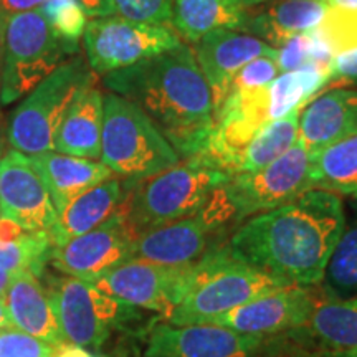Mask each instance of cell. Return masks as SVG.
Segmentation results:
<instances>
[{"label":"cell","instance_id":"6da1fadb","mask_svg":"<svg viewBox=\"0 0 357 357\" xmlns=\"http://www.w3.org/2000/svg\"><path fill=\"white\" fill-rule=\"evenodd\" d=\"M346 225L342 199L311 189L291 202L250 217L231 235L229 253L238 261L294 287H312Z\"/></svg>","mask_w":357,"mask_h":357},{"label":"cell","instance_id":"7a4b0ae2","mask_svg":"<svg viewBox=\"0 0 357 357\" xmlns=\"http://www.w3.org/2000/svg\"><path fill=\"white\" fill-rule=\"evenodd\" d=\"M109 93L149 116L181 158L204 151L215 124L212 93L187 43L102 78Z\"/></svg>","mask_w":357,"mask_h":357},{"label":"cell","instance_id":"3957f363","mask_svg":"<svg viewBox=\"0 0 357 357\" xmlns=\"http://www.w3.org/2000/svg\"><path fill=\"white\" fill-rule=\"evenodd\" d=\"M229 178L230 174L207 155H192L167 171L134 182L124 194L121 211L139 235L197 213Z\"/></svg>","mask_w":357,"mask_h":357},{"label":"cell","instance_id":"277c9868","mask_svg":"<svg viewBox=\"0 0 357 357\" xmlns=\"http://www.w3.org/2000/svg\"><path fill=\"white\" fill-rule=\"evenodd\" d=\"M283 287L289 284L238 261L229 250L207 253L194 263L189 291L167 321L176 326L215 323L245 303Z\"/></svg>","mask_w":357,"mask_h":357},{"label":"cell","instance_id":"5b68a950","mask_svg":"<svg viewBox=\"0 0 357 357\" xmlns=\"http://www.w3.org/2000/svg\"><path fill=\"white\" fill-rule=\"evenodd\" d=\"M102 108L100 159L114 176L136 182L181 162L177 151L139 106L108 91Z\"/></svg>","mask_w":357,"mask_h":357},{"label":"cell","instance_id":"8992f818","mask_svg":"<svg viewBox=\"0 0 357 357\" xmlns=\"http://www.w3.org/2000/svg\"><path fill=\"white\" fill-rule=\"evenodd\" d=\"M0 105L29 95L78 48L70 47L45 20L43 13H17L0 30Z\"/></svg>","mask_w":357,"mask_h":357},{"label":"cell","instance_id":"52a82bcc","mask_svg":"<svg viewBox=\"0 0 357 357\" xmlns=\"http://www.w3.org/2000/svg\"><path fill=\"white\" fill-rule=\"evenodd\" d=\"M95 73L82 56L75 55L53 70L29 95L22 98L8 121L12 149L25 155L55 151V137L70 102Z\"/></svg>","mask_w":357,"mask_h":357},{"label":"cell","instance_id":"ba28073f","mask_svg":"<svg viewBox=\"0 0 357 357\" xmlns=\"http://www.w3.org/2000/svg\"><path fill=\"white\" fill-rule=\"evenodd\" d=\"M47 291L63 341L88 351L101 349L113 331H123L142 316L139 307L73 276L50 280Z\"/></svg>","mask_w":357,"mask_h":357},{"label":"cell","instance_id":"9c48e42d","mask_svg":"<svg viewBox=\"0 0 357 357\" xmlns=\"http://www.w3.org/2000/svg\"><path fill=\"white\" fill-rule=\"evenodd\" d=\"M312 158L314 153L301 141H296L291 149L268 166L230 176L220 189L235 220L273 211L291 202L303 192L311 190Z\"/></svg>","mask_w":357,"mask_h":357},{"label":"cell","instance_id":"30bf717a","mask_svg":"<svg viewBox=\"0 0 357 357\" xmlns=\"http://www.w3.org/2000/svg\"><path fill=\"white\" fill-rule=\"evenodd\" d=\"M181 43L184 42L171 26L139 24L119 15L89 20L83 33L89 70L101 77L158 56Z\"/></svg>","mask_w":357,"mask_h":357},{"label":"cell","instance_id":"8fae6325","mask_svg":"<svg viewBox=\"0 0 357 357\" xmlns=\"http://www.w3.org/2000/svg\"><path fill=\"white\" fill-rule=\"evenodd\" d=\"M234 217L222 189L194 215L154 227L137 235L134 258L164 266H189L207 252L212 235Z\"/></svg>","mask_w":357,"mask_h":357},{"label":"cell","instance_id":"7c38bea8","mask_svg":"<svg viewBox=\"0 0 357 357\" xmlns=\"http://www.w3.org/2000/svg\"><path fill=\"white\" fill-rule=\"evenodd\" d=\"M137 234L119 207L100 227L53 247L50 261L58 271L96 283L111 270L134 258Z\"/></svg>","mask_w":357,"mask_h":357},{"label":"cell","instance_id":"4fadbf2b","mask_svg":"<svg viewBox=\"0 0 357 357\" xmlns=\"http://www.w3.org/2000/svg\"><path fill=\"white\" fill-rule=\"evenodd\" d=\"M192 270L194 265L164 266L131 258L98 280L96 284L128 305L159 312L167 319L189 291Z\"/></svg>","mask_w":357,"mask_h":357},{"label":"cell","instance_id":"5bb4252c","mask_svg":"<svg viewBox=\"0 0 357 357\" xmlns=\"http://www.w3.org/2000/svg\"><path fill=\"white\" fill-rule=\"evenodd\" d=\"M0 218L25 231L50 234L58 212L30 155L8 149L0 158Z\"/></svg>","mask_w":357,"mask_h":357},{"label":"cell","instance_id":"9a60e30c","mask_svg":"<svg viewBox=\"0 0 357 357\" xmlns=\"http://www.w3.org/2000/svg\"><path fill=\"white\" fill-rule=\"evenodd\" d=\"M263 344L261 336L207 324H159L151 331L144 357H250Z\"/></svg>","mask_w":357,"mask_h":357},{"label":"cell","instance_id":"2e32d148","mask_svg":"<svg viewBox=\"0 0 357 357\" xmlns=\"http://www.w3.org/2000/svg\"><path fill=\"white\" fill-rule=\"evenodd\" d=\"M195 60L212 93L213 111L220 109L235 75L260 56H276L278 48L236 30H213L194 43Z\"/></svg>","mask_w":357,"mask_h":357},{"label":"cell","instance_id":"e0dca14e","mask_svg":"<svg viewBox=\"0 0 357 357\" xmlns=\"http://www.w3.org/2000/svg\"><path fill=\"white\" fill-rule=\"evenodd\" d=\"M314 298V294L307 291V287L289 284L245 303L223 314L213 324L261 337L265 334L300 329L310 316Z\"/></svg>","mask_w":357,"mask_h":357},{"label":"cell","instance_id":"ac0fdd59","mask_svg":"<svg viewBox=\"0 0 357 357\" xmlns=\"http://www.w3.org/2000/svg\"><path fill=\"white\" fill-rule=\"evenodd\" d=\"M356 134L357 89H328L307 102L301 111L298 141L312 153Z\"/></svg>","mask_w":357,"mask_h":357},{"label":"cell","instance_id":"d6986e66","mask_svg":"<svg viewBox=\"0 0 357 357\" xmlns=\"http://www.w3.org/2000/svg\"><path fill=\"white\" fill-rule=\"evenodd\" d=\"M326 10L324 0H268L248 8L242 32L280 48L296 35L318 29Z\"/></svg>","mask_w":357,"mask_h":357},{"label":"cell","instance_id":"ffe728a7","mask_svg":"<svg viewBox=\"0 0 357 357\" xmlns=\"http://www.w3.org/2000/svg\"><path fill=\"white\" fill-rule=\"evenodd\" d=\"M96 79L84 84L66 109L55 137V151L84 159H100L102 132V93Z\"/></svg>","mask_w":357,"mask_h":357},{"label":"cell","instance_id":"44dd1931","mask_svg":"<svg viewBox=\"0 0 357 357\" xmlns=\"http://www.w3.org/2000/svg\"><path fill=\"white\" fill-rule=\"evenodd\" d=\"M3 303L13 328L48 344H63L50 296L37 276L29 271L13 275L3 294Z\"/></svg>","mask_w":357,"mask_h":357},{"label":"cell","instance_id":"7402d4cb","mask_svg":"<svg viewBox=\"0 0 357 357\" xmlns=\"http://www.w3.org/2000/svg\"><path fill=\"white\" fill-rule=\"evenodd\" d=\"M30 159L50 192L58 213L83 192L114 176L102 162L56 151L30 155Z\"/></svg>","mask_w":357,"mask_h":357},{"label":"cell","instance_id":"603a6c76","mask_svg":"<svg viewBox=\"0 0 357 357\" xmlns=\"http://www.w3.org/2000/svg\"><path fill=\"white\" fill-rule=\"evenodd\" d=\"M123 182L111 177L91 187L77 199H73L58 213L56 223L50 231L53 247L63 245L68 240L100 227L119 211L124 200Z\"/></svg>","mask_w":357,"mask_h":357},{"label":"cell","instance_id":"cb8c5ba5","mask_svg":"<svg viewBox=\"0 0 357 357\" xmlns=\"http://www.w3.org/2000/svg\"><path fill=\"white\" fill-rule=\"evenodd\" d=\"M326 351L357 349V296L314 298L306 323L301 326Z\"/></svg>","mask_w":357,"mask_h":357},{"label":"cell","instance_id":"d4e9b609","mask_svg":"<svg viewBox=\"0 0 357 357\" xmlns=\"http://www.w3.org/2000/svg\"><path fill=\"white\" fill-rule=\"evenodd\" d=\"M247 10L234 0H172V29L178 38L194 45L213 30H238Z\"/></svg>","mask_w":357,"mask_h":357},{"label":"cell","instance_id":"484cf974","mask_svg":"<svg viewBox=\"0 0 357 357\" xmlns=\"http://www.w3.org/2000/svg\"><path fill=\"white\" fill-rule=\"evenodd\" d=\"M301 111L303 108L293 109L283 118L266 123L230 164V176L258 171L291 149L300 134Z\"/></svg>","mask_w":357,"mask_h":357},{"label":"cell","instance_id":"4316f807","mask_svg":"<svg viewBox=\"0 0 357 357\" xmlns=\"http://www.w3.org/2000/svg\"><path fill=\"white\" fill-rule=\"evenodd\" d=\"M331 82V65L305 66L283 71L268 86V118H283L293 109L305 108Z\"/></svg>","mask_w":357,"mask_h":357},{"label":"cell","instance_id":"83f0119b","mask_svg":"<svg viewBox=\"0 0 357 357\" xmlns=\"http://www.w3.org/2000/svg\"><path fill=\"white\" fill-rule=\"evenodd\" d=\"M53 242L45 231H25L15 223L0 218V270L10 275L29 271L43 273L50 261Z\"/></svg>","mask_w":357,"mask_h":357},{"label":"cell","instance_id":"f1b7e54d","mask_svg":"<svg viewBox=\"0 0 357 357\" xmlns=\"http://www.w3.org/2000/svg\"><path fill=\"white\" fill-rule=\"evenodd\" d=\"M312 189L357 199V134L316 151Z\"/></svg>","mask_w":357,"mask_h":357},{"label":"cell","instance_id":"f546056e","mask_svg":"<svg viewBox=\"0 0 357 357\" xmlns=\"http://www.w3.org/2000/svg\"><path fill=\"white\" fill-rule=\"evenodd\" d=\"M323 281L334 296H357V207L351 220L346 218L344 230L329 258Z\"/></svg>","mask_w":357,"mask_h":357},{"label":"cell","instance_id":"4dcf8cb0","mask_svg":"<svg viewBox=\"0 0 357 357\" xmlns=\"http://www.w3.org/2000/svg\"><path fill=\"white\" fill-rule=\"evenodd\" d=\"M334 53L319 30L296 35L283 43L276 53V63L281 73L305 68V66H329Z\"/></svg>","mask_w":357,"mask_h":357},{"label":"cell","instance_id":"1f68e13d","mask_svg":"<svg viewBox=\"0 0 357 357\" xmlns=\"http://www.w3.org/2000/svg\"><path fill=\"white\" fill-rule=\"evenodd\" d=\"M38 10L58 37L70 47L79 48V38H83L86 30L88 17L78 0H45Z\"/></svg>","mask_w":357,"mask_h":357},{"label":"cell","instance_id":"d6a6232c","mask_svg":"<svg viewBox=\"0 0 357 357\" xmlns=\"http://www.w3.org/2000/svg\"><path fill=\"white\" fill-rule=\"evenodd\" d=\"M318 30L334 55L357 48V10L328 7Z\"/></svg>","mask_w":357,"mask_h":357},{"label":"cell","instance_id":"836d02e7","mask_svg":"<svg viewBox=\"0 0 357 357\" xmlns=\"http://www.w3.org/2000/svg\"><path fill=\"white\" fill-rule=\"evenodd\" d=\"M116 15L139 24L171 26L172 0H113Z\"/></svg>","mask_w":357,"mask_h":357},{"label":"cell","instance_id":"e575fe53","mask_svg":"<svg viewBox=\"0 0 357 357\" xmlns=\"http://www.w3.org/2000/svg\"><path fill=\"white\" fill-rule=\"evenodd\" d=\"M281 73L276 63V56H260L252 60L235 75L229 93H253L265 89Z\"/></svg>","mask_w":357,"mask_h":357},{"label":"cell","instance_id":"d590c367","mask_svg":"<svg viewBox=\"0 0 357 357\" xmlns=\"http://www.w3.org/2000/svg\"><path fill=\"white\" fill-rule=\"evenodd\" d=\"M0 357H53V344L17 328L0 329Z\"/></svg>","mask_w":357,"mask_h":357},{"label":"cell","instance_id":"8d00e7d4","mask_svg":"<svg viewBox=\"0 0 357 357\" xmlns=\"http://www.w3.org/2000/svg\"><path fill=\"white\" fill-rule=\"evenodd\" d=\"M331 84H357V48L337 53L331 60Z\"/></svg>","mask_w":357,"mask_h":357},{"label":"cell","instance_id":"74e56055","mask_svg":"<svg viewBox=\"0 0 357 357\" xmlns=\"http://www.w3.org/2000/svg\"><path fill=\"white\" fill-rule=\"evenodd\" d=\"M45 0H0V30L6 22L17 13L37 10L43 6Z\"/></svg>","mask_w":357,"mask_h":357},{"label":"cell","instance_id":"f35d334b","mask_svg":"<svg viewBox=\"0 0 357 357\" xmlns=\"http://www.w3.org/2000/svg\"><path fill=\"white\" fill-rule=\"evenodd\" d=\"M88 19H105L116 15L113 0H78Z\"/></svg>","mask_w":357,"mask_h":357},{"label":"cell","instance_id":"ab89813d","mask_svg":"<svg viewBox=\"0 0 357 357\" xmlns=\"http://www.w3.org/2000/svg\"><path fill=\"white\" fill-rule=\"evenodd\" d=\"M307 357H357V349L351 351H326L321 349L318 352H312Z\"/></svg>","mask_w":357,"mask_h":357},{"label":"cell","instance_id":"60d3db41","mask_svg":"<svg viewBox=\"0 0 357 357\" xmlns=\"http://www.w3.org/2000/svg\"><path fill=\"white\" fill-rule=\"evenodd\" d=\"M328 7H339L349 8V10H357V0H324Z\"/></svg>","mask_w":357,"mask_h":357},{"label":"cell","instance_id":"b9f144b4","mask_svg":"<svg viewBox=\"0 0 357 357\" xmlns=\"http://www.w3.org/2000/svg\"><path fill=\"white\" fill-rule=\"evenodd\" d=\"M6 328H13L10 323V318H8V312L6 307V303H3V298H0V329Z\"/></svg>","mask_w":357,"mask_h":357},{"label":"cell","instance_id":"7bdbcfd3","mask_svg":"<svg viewBox=\"0 0 357 357\" xmlns=\"http://www.w3.org/2000/svg\"><path fill=\"white\" fill-rule=\"evenodd\" d=\"M12 278H13V275L7 273V271L0 270V298H3V294H6Z\"/></svg>","mask_w":357,"mask_h":357},{"label":"cell","instance_id":"ee69618b","mask_svg":"<svg viewBox=\"0 0 357 357\" xmlns=\"http://www.w3.org/2000/svg\"><path fill=\"white\" fill-rule=\"evenodd\" d=\"M234 2L238 3V6L242 7V8H245V10H248V8L261 6V3L268 2V0H234Z\"/></svg>","mask_w":357,"mask_h":357}]
</instances>
